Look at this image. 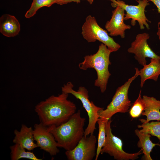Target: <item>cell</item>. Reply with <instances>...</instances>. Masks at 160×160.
Segmentation results:
<instances>
[{"label":"cell","instance_id":"obj_1","mask_svg":"<svg viewBox=\"0 0 160 160\" xmlns=\"http://www.w3.org/2000/svg\"><path fill=\"white\" fill-rule=\"evenodd\" d=\"M64 92L57 96L52 95L35 106V111L40 123L44 125L58 126L67 121L76 113L75 104L67 98Z\"/></svg>","mask_w":160,"mask_h":160},{"label":"cell","instance_id":"obj_2","mask_svg":"<svg viewBox=\"0 0 160 160\" xmlns=\"http://www.w3.org/2000/svg\"><path fill=\"white\" fill-rule=\"evenodd\" d=\"M86 119L78 110L66 122L58 126L47 127L57 143L58 147L66 151L73 149L84 136V127Z\"/></svg>","mask_w":160,"mask_h":160},{"label":"cell","instance_id":"obj_3","mask_svg":"<svg viewBox=\"0 0 160 160\" xmlns=\"http://www.w3.org/2000/svg\"><path fill=\"white\" fill-rule=\"evenodd\" d=\"M111 52L107 47L102 43L99 45L96 53L86 56L83 61L79 65V68L83 70H86L88 68L95 70L97 79L95 81L94 85L100 87L102 93L106 90L111 75L108 67L111 63L109 59Z\"/></svg>","mask_w":160,"mask_h":160},{"label":"cell","instance_id":"obj_4","mask_svg":"<svg viewBox=\"0 0 160 160\" xmlns=\"http://www.w3.org/2000/svg\"><path fill=\"white\" fill-rule=\"evenodd\" d=\"M135 69L134 75L129 78L123 85L118 88L107 108L105 110L102 108L99 111V118L109 120L118 113H124L129 111L132 104L128 98V90L132 81L140 75L138 68H135Z\"/></svg>","mask_w":160,"mask_h":160},{"label":"cell","instance_id":"obj_5","mask_svg":"<svg viewBox=\"0 0 160 160\" xmlns=\"http://www.w3.org/2000/svg\"><path fill=\"white\" fill-rule=\"evenodd\" d=\"M73 87L72 83L69 82L62 87V91L66 93L71 94L82 103L89 117L88 124L84 130V136L87 137L94 134L96 129V124L99 118L98 112L103 108L96 106L92 101H90L88 92L85 87H80L77 91L74 90Z\"/></svg>","mask_w":160,"mask_h":160},{"label":"cell","instance_id":"obj_6","mask_svg":"<svg viewBox=\"0 0 160 160\" xmlns=\"http://www.w3.org/2000/svg\"><path fill=\"white\" fill-rule=\"evenodd\" d=\"M82 35L88 42L97 40L105 45L111 52L118 51L120 45L109 36L107 31L101 27L94 16L88 15L82 27Z\"/></svg>","mask_w":160,"mask_h":160},{"label":"cell","instance_id":"obj_7","mask_svg":"<svg viewBox=\"0 0 160 160\" xmlns=\"http://www.w3.org/2000/svg\"><path fill=\"white\" fill-rule=\"evenodd\" d=\"M112 121L110 119L106 124V138L100 153H106L117 160H134L137 159L139 156L143 153L142 150L134 153L126 152L123 149L121 140L113 134L111 127Z\"/></svg>","mask_w":160,"mask_h":160},{"label":"cell","instance_id":"obj_8","mask_svg":"<svg viewBox=\"0 0 160 160\" xmlns=\"http://www.w3.org/2000/svg\"><path fill=\"white\" fill-rule=\"evenodd\" d=\"M111 2V4L113 7L119 6L126 12L125 14L124 20L131 19V24L132 26L135 25L136 21L138 22L140 29L143 30L145 26L149 29L148 22L150 21L147 19L145 14V9L149 4L148 0H137V5H129L123 1L120 0H109Z\"/></svg>","mask_w":160,"mask_h":160},{"label":"cell","instance_id":"obj_9","mask_svg":"<svg viewBox=\"0 0 160 160\" xmlns=\"http://www.w3.org/2000/svg\"><path fill=\"white\" fill-rule=\"evenodd\" d=\"M97 139L90 134L84 136L73 149L67 150L65 154L69 160H92L96 155Z\"/></svg>","mask_w":160,"mask_h":160},{"label":"cell","instance_id":"obj_10","mask_svg":"<svg viewBox=\"0 0 160 160\" xmlns=\"http://www.w3.org/2000/svg\"><path fill=\"white\" fill-rule=\"evenodd\" d=\"M149 38V34L146 33L137 34L135 40L131 43V47L127 49L129 53L135 55V59L143 66L146 64V58L160 60V56L151 49L147 43Z\"/></svg>","mask_w":160,"mask_h":160},{"label":"cell","instance_id":"obj_11","mask_svg":"<svg viewBox=\"0 0 160 160\" xmlns=\"http://www.w3.org/2000/svg\"><path fill=\"white\" fill-rule=\"evenodd\" d=\"M34 128V137L37 147L51 156H55L59 152L57 143L47 127L40 123L35 124Z\"/></svg>","mask_w":160,"mask_h":160},{"label":"cell","instance_id":"obj_12","mask_svg":"<svg viewBox=\"0 0 160 160\" xmlns=\"http://www.w3.org/2000/svg\"><path fill=\"white\" fill-rule=\"evenodd\" d=\"M115 8L112 11L111 19L107 22L105 27L109 32V35L120 36L121 38H124L125 31L130 29L131 26L124 23V10L119 6Z\"/></svg>","mask_w":160,"mask_h":160},{"label":"cell","instance_id":"obj_13","mask_svg":"<svg viewBox=\"0 0 160 160\" xmlns=\"http://www.w3.org/2000/svg\"><path fill=\"white\" fill-rule=\"evenodd\" d=\"M14 134L13 142L14 144H18L29 151L38 147L34 142L33 129L31 127L22 124L20 130L15 129Z\"/></svg>","mask_w":160,"mask_h":160},{"label":"cell","instance_id":"obj_14","mask_svg":"<svg viewBox=\"0 0 160 160\" xmlns=\"http://www.w3.org/2000/svg\"><path fill=\"white\" fill-rule=\"evenodd\" d=\"M20 29L19 22L13 15H2L0 18V32L4 36L10 37L17 35Z\"/></svg>","mask_w":160,"mask_h":160},{"label":"cell","instance_id":"obj_15","mask_svg":"<svg viewBox=\"0 0 160 160\" xmlns=\"http://www.w3.org/2000/svg\"><path fill=\"white\" fill-rule=\"evenodd\" d=\"M145 108L142 114L146 117L147 122L156 120L160 121V100L153 97L143 96Z\"/></svg>","mask_w":160,"mask_h":160},{"label":"cell","instance_id":"obj_16","mask_svg":"<svg viewBox=\"0 0 160 160\" xmlns=\"http://www.w3.org/2000/svg\"><path fill=\"white\" fill-rule=\"evenodd\" d=\"M139 71L140 78L141 87H142L145 81L148 79H151L157 81L160 75V60L155 58H151L150 63L146 64Z\"/></svg>","mask_w":160,"mask_h":160},{"label":"cell","instance_id":"obj_17","mask_svg":"<svg viewBox=\"0 0 160 160\" xmlns=\"http://www.w3.org/2000/svg\"><path fill=\"white\" fill-rule=\"evenodd\" d=\"M135 133L139 138L137 146L141 148L144 154V159L152 160L150 156L152 149L156 145H160L152 143L150 140L151 135L149 134L141 132L138 129L135 130Z\"/></svg>","mask_w":160,"mask_h":160},{"label":"cell","instance_id":"obj_18","mask_svg":"<svg viewBox=\"0 0 160 160\" xmlns=\"http://www.w3.org/2000/svg\"><path fill=\"white\" fill-rule=\"evenodd\" d=\"M10 157L12 160H18L21 159H26L31 160H42L38 158L30 151H26L25 148L20 145L15 144L10 147Z\"/></svg>","mask_w":160,"mask_h":160},{"label":"cell","instance_id":"obj_19","mask_svg":"<svg viewBox=\"0 0 160 160\" xmlns=\"http://www.w3.org/2000/svg\"><path fill=\"white\" fill-rule=\"evenodd\" d=\"M139 120L142 123L141 125H137L138 128H142L140 131L157 137L160 141V121L149 122L143 119Z\"/></svg>","mask_w":160,"mask_h":160},{"label":"cell","instance_id":"obj_20","mask_svg":"<svg viewBox=\"0 0 160 160\" xmlns=\"http://www.w3.org/2000/svg\"><path fill=\"white\" fill-rule=\"evenodd\" d=\"M109 120L99 118L97 121L98 125V134L97 137V144L95 160H97L100 153L103 147L106 138L105 129L106 124Z\"/></svg>","mask_w":160,"mask_h":160},{"label":"cell","instance_id":"obj_21","mask_svg":"<svg viewBox=\"0 0 160 160\" xmlns=\"http://www.w3.org/2000/svg\"><path fill=\"white\" fill-rule=\"evenodd\" d=\"M57 0H33L29 9L26 13L25 16L26 18H30L33 16L37 11L40 8L47 7H49L56 3Z\"/></svg>","mask_w":160,"mask_h":160},{"label":"cell","instance_id":"obj_22","mask_svg":"<svg viewBox=\"0 0 160 160\" xmlns=\"http://www.w3.org/2000/svg\"><path fill=\"white\" fill-rule=\"evenodd\" d=\"M141 91L140 90L138 98L134 103L129 110L130 116L133 119L140 117L145 109V105L141 96Z\"/></svg>","mask_w":160,"mask_h":160},{"label":"cell","instance_id":"obj_23","mask_svg":"<svg viewBox=\"0 0 160 160\" xmlns=\"http://www.w3.org/2000/svg\"><path fill=\"white\" fill-rule=\"evenodd\" d=\"M81 0H86L90 4H92L94 1V0H57L56 4L58 5H63L73 2L78 4L80 2Z\"/></svg>","mask_w":160,"mask_h":160},{"label":"cell","instance_id":"obj_24","mask_svg":"<svg viewBox=\"0 0 160 160\" xmlns=\"http://www.w3.org/2000/svg\"><path fill=\"white\" fill-rule=\"evenodd\" d=\"M152 2L156 6L158 11L160 14V0H148Z\"/></svg>","mask_w":160,"mask_h":160},{"label":"cell","instance_id":"obj_25","mask_svg":"<svg viewBox=\"0 0 160 160\" xmlns=\"http://www.w3.org/2000/svg\"><path fill=\"white\" fill-rule=\"evenodd\" d=\"M158 31L157 33V35L158 36L160 41V20L158 23Z\"/></svg>","mask_w":160,"mask_h":160}]
</instances>
